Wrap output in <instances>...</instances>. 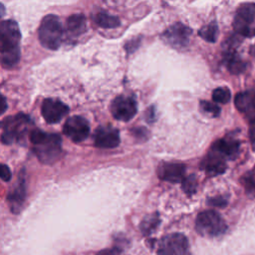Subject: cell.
<instances>
[{"mask_svg": "<svg viewBox=\"0 0 255 255\" xmlns=\"http://www.w3.org/2000/svg\"><path fill=\"white\" fill-rule=\"evenodd\" d=\"M1 64L6 69L15 67L20 59L19 43L21 39L18 24L13 20H4L0 25Z\"/></svg>", "mask_w": 255, "mask_h": 255, "instance_id": "cell-1", "label": "cell"}, {"mask_svg": "<svg viewBox=\"0 0 255 255\" xmlns=\"http://www.w3.org/2000/svg\"><path fill=\"white\" fill-rule=\"evenodd\" d=\"M30 140L33 143V151L41 162L52 164L59 159L62 153V139L59 134L35 128L30 132Z\"/></svg>", "mask_w": 255, "mask_h": 255, "instance_id": "cell-2", "label": "cell"}, {"mask_svg": "<svg viewBox=\"0 0 255 255\" xmlns=\"http://www.w3.org/2000/svg\"><path fill=\"white\" fill-rule=\"evenodd\" d=\"M39 41L47 49L57 50L62 42L63 27L59 18L55 15H46L38 30Z\"/></svg>", "mask_w": 255, "mask_h": 255, "instance_id": "cell-3", "label": "cell"}, {"mask_svg": "<svg viewBox=\"0 0 255 255\" xmlns=\"http://www.w3.org/2000/svg\"><path fill=\"white\" fill-rule=\"evenodd\" d=\"M196 231L204 237H217L225 233L227 225L223 218L214 210L200 212L195 220Z\"/></svg>", "mask_w": 255, "mask_h": 255, "instance_id": "cell-4", "label": "cell"}, {"mask_svg": "<svg viewBox=\"0 0 255 255\" xmlns=\"http://www.w3.org/2000/svg\"><path fill=\"white\" fill-rule=\"evenodd\" d=\"M31 124V119L23 114H18L6 118L2 122L1 141L5 144H11L15 141H21L26 133L28 126Z\"/></svg>", "mask_w": 255, "mask_h": 255, "instance_id": "cell-5", "label": "cell"}, {"mask_svg": "<svg viewBox=\"0 0 255 255\" xmlns=\"http://www.w3.org/2000/svg\"><path fill=\"white\" fill-rule=\"evenodd\" d=\"M233 29L242 37L255 36V3H243L237 8L233 19Z\"/></svg>", "mask_w": 255, "mask_h": 255, "instance_id": "cell-6", "label": "cell"}, {"mask_svg": "<svg viewBox=\"0 0 255 255\" xmlns=\"http://www.w3.org/2000/svg\"><path fill=\"white\" fill-rule=\"evenodd\" d=\"M157 255H191L186 236L182 233L163 236L158 243Z\"/></svg>", "mask_w": 255, "mask_h": 255, "instance_id": "cell-7", "label": "cell"}, {"mask_svg": "<svg viewBox=\"0 0 255 255\" xmlns=\"http://www.w3.org/2000/svg\"><path fill=\"white\" fill-rule=\"evenodd\" d=\"M191 29L181 23H175L167 28L161 35V39L175 49L185 48L189 43Z\"/></svg>", "mask_w": 255, "mask_h": 255, "instance_id": "cell-8", "label": "cell"}, {"mask_svg": "<svg viewBox=\"0 0 255 255\" xmlns=\"http://www.w3.org/2000/svg\"><path fill=\"white\" fill-rule=\"evenodd\" d=\"M63 131L73 141L80 142L85 140L90 134V125L85 118L73 116L66 121Z\"/></svg>", "mask_w": 255, "mask_h": 255, "instance_id": "cell-9", "label": "cell"}, {"mask_svg": "<svg viewBox=\"0 0 255 255\" xmlns=\"http://www.w3.org/2000/svg\"><path fill=\"white\" fill-rule=\"evenodd\" d=\"M137 107L134 99L127 96L117 97L111 105V112L115 119L123 122L131 120L136 114Z\"/></svg>", "mask_w": 255, "mask_h": 255, "instance_id": "cell-10", "label": "cell"}, {"mask_svg": "<svg viewBox=\"0 0 255 255\" xmlns=\"http://www.w3.org/2000/svg\"><path fill=\"white\" fill-rule=\"evenodd\" d=\"M210 151L217 156L221 157L225 161L227 159L233 160L237 157L240 151V141L234 137L226 136L216 140L211 148Z\"/></svg>", "mask_w": 255, "mask_h": 255, "instance_id": "cell-11", "label": "cell"}, {"mask_svg": "<svg viewBox=\"0 0 255 255\" xmlns=\"http://www.w3.org/2000/svg\"><path fill=\"white\" fill-rule=\"evenodd\" d=\"M69 112V108L59 100L45 99L41 106V113L48 124L59 123Z\"/></svg>", "mask_w": 255, "mask_h": 255, "instance_id": "cell-12", "label": "cell"}, {"mask_svg": "<svg viewBox=\"0 0 255 255\" xmlns=\"http://www.w3.org/2000/svg\"><path fill=\"white\" fill-rule=\"evenodd\" d=\"M94 141L97 147L114 148L118 146L121 141L120 132L111 126L99 127L95 131Z\"/></svg>", "mask_w": 255, "mask_h": 255, "instance_id": "cell-13", "label": "cell"}, {"mask_svg": "<svg viewBox=\"0 0 255 255\" xmlns=\"http://www.w3.org/2000/svg\"><path fill=\"white\" fill-rule=\"evenodd\" d=\"M26 197V181H25V170L22 169L16 186L10 191L7 196V200L10 206V209L13 213H19L22 209L23 203Z\"/></svg>", "mask_w": 255, "mask_h": 255, "instance_id": "cell-14", "label": "cell"}, {"mask_svg": "<svg viewBox=\"0 0 255 255\" xmlns=\"http://www.w3.org/2000/svg\"><path fill=\"white\" fill-rule=\"evenodd\" d=\"M185 165L178 162H163L158 165L157 175L161 180L172 183L182 181L184 179Z\"/></svg>", "mask_w": 255, "mask_h": 255, "instance_id": "cell-15", "label": "cell"}, {"mask_svg": "<svg viewBox=\"0 0 255 255\" xmlns=\"http://www.w3.org/2000/svg\"><path fill=\"white\" fill-rule=\"evenodd\" d=\"M223 62L227 70L234 75L243 73L246 70V63L241 59L235 49H224Z\"/></svg>", "mask_w": 255, "mask_h": 255, "instance_id": "cell-16", "label": "cell"}, {"mask_svg": "<svg viewBox=\"0 0 255 255\" xmlns=\"http://www.w3.org/2000/svg\"><path fill=\"white\" fill-rule=\"evenodd\" d=\"M234 104L240 113H255V90H248L238 93L235 96Z\"/></svg>", "mask_w": 255, "mask_h": 255, "instance_id": "cell-17", "label": "cell"}, {"mask_svg": "<svg viewBox=\"0 0 255 255\" xmlns=\"http://www.w3.org/2000/svg\"><path fill=\"white\" fill-rule=\"evenodd\" d=\"M226 161L216 154L209 151L207 156L202 161V168L209 175H218L226 170Z\"/></svg>", "mask_w": 255, "mask_h": 255, "instance_id": "cell-18", "label": "cell"}, {"mask_svg": "<svg viewBox=\"0 0 255 255\" xmlns=\"http://www.w3.org/2000/svg\"><path fill=\"white\" fill-rule=\"evenodd\" d=\"M87 29L86 18L83 14L71 15L66 23V30L70 38L80 37Z\"/></svg>", "mask_w": 255, "mask_h": 255, "instance_id": "cell-19", "label": "cell"}, {"mask_svg": "<svg viewBox=\"0 0 255 255\" xmlns=\"http://www.w3.org/2000/svg\"><path fill=\"white\" fill-rule=\"evenodd\" d=\"M94 21L96 24L104 29H114L121 25L120 19L106 11H99L94 16Z\"/></svg>", "mask_w": 255, "mask_h": 255, "instance_id": "cell-20", "label": "cell"}, {"mask_svg": "<svg viewBox=\"0 0 255 255\" xmlns=\"http://www.w3.org/2000/svg\"><path fill=\"white\" fill-rule=\"evenodd\" d=\"M241 182L247 195L254 198L255 197V166L242 176Z\"/></svg>", "mask_w": 255, "mask_h": 255, "instance_id": "cell-21", "label": "cell"}, {"mask_svg": "<svg viewBox=\"0 0 255 255\" xmlns=\"http://www.w3.org/2000/svg\"><path fill=\"white\" fill-rule=\"evenodd\" d=\"M198 35L204 39L207 42L214 43L217 40L218 37V26L215 22H211L205 26H203L199 32Z\"/></svg>", "mask_w": 255, "mask_h": 255, "instance_id": "cell-22", "label": "cell"}, {"mask_svg": "<svg viewBox=\"0 0 255 255\" xmlns=\"http://www.w3.org/2000/svg\"><path fill=\"white\" fill-rule=\"evenodd\" d=\"M159 224V217L157 213L154 214H150L148 216H146L140 223L139 228L142 234L144 235H148L150 234Z\"/></svg>", "mask_w": 255, "mask_h": 255, "instance_id": "cell-23", "label": "cell"}, {"mask_svg": "<svg viewBox=\"0 0 255 255\" xmlns=\"http://www.w3.org/2000/svg\"><path fill=\"white\" fill-rule=\"evenodd\" d=\"M231 99V93L228 88L220 87L212 92V100L218 104H227Z\"/></svg>", "mask_w": 255, "mask_h": 255, "instance_id": "cell-24", "label": "cell"}, {"mask_svg": "<svg viewBox=\"0 0 255 255\" xmlns=\"http://www.w3.org/2000/svg\"><path fill=\"white\" fill-rule=\"evenodd\" d=\"M182 189L187 195H192L196 192L197 188V180L194 175L185 176L184 179L181 181Z\"/></svg>", "mask_w": 255, "mask_h": 255, "instance_id": "cell-25", "label": "cell"}, {"mask_svg": "<svg viewBox=\"0 0 255 255\" xmlns=\"http://www.w3.org/2000/svg\"><path fill=\"white\" fill-rule=\"evenodd\" d=\"M200 106H201L202 111L210 117L216 118L220 115V108L216 104H213V103H210L207 101H201Z\"/></svg>", "mask_w": 255, "mask_h": 255, "instance_id": "cell-26", "label": "cell"}, {"mask_svg": "<svg viewBox=\"0 0 255 255\" xmlns=\"http://www.w3.org/2000/svg\"><path fill=\"white\" fill-rule=\"evenodd\" d=\"M208 204L216 207H224L227 204V198L223 195H217L208 199Z\"/></svg>", "mask_w": 255, "mask_h": 255, "instance_id": "cell-27", "label": "cell"}, {"mask_svg": "<svg viewBox=\"0 0 255 255\" xmlns=\"http://www.w3.org/2000/svg\"><path fill=\"white\" fill-rule=\"evenodd\" d=\"M11 171H10V169H9V167L6 165V164H4V163H2L1 164V167H0V176H1V179L3 180V181H9L10 179H11Z\"/></svg>", "mask_w": 255, "mask_h": 255, "instance_id": "cell-28", "label": "cell"}, {"mask_svg": "<svg viewBox=\"0 0 255 255\" xmlns=\"http://www.w3.org/2000/svg\"><path fill=\"white\" fill-rule=\"evenodd\" d=\"M120 254H121V250L119 248L104 249L97 253V255H120Z\"/></svg>", "mask_w": 255, "mask_h": 255, "instance_id": "cell-29", "label": "cell"}, {"mask_svg": "<svg viewBox=\"0 0 255 255\" xmlns=\"http://www.w3.org/2000/svg\"><path fill=\"white\" fill-rule=\"evenodd\" d=\"M249 138L251 141L252 149L255 151V119L252 121V126L249 129Z\"/></svg>", "mask_w": 255, "mask_h": 255, "instance_id": "cell-30", "label": "cell"}, {"mask_svg": "<svg viewBox=\"0 0 255 255\" xmlns=\"http://www.w3.org/2000/svg\"><path fill=\"white\" fill-rule=\"evenodd\" d=\"M2 108H1V113L3 114L4 112H5V110H6V107H7V105H6V101H5V98L2 96Z\"/></svg>", "mask_w": 255, "mask_h": 255, "instance_id": "cell-31", "label": "cell"}, {"mask_svg": "<svg viewBox=\"0 0 255 255\" xmlns=\"http://www.w3.org/2000/svg\"><path fill=\"white\" fill-rule=\"evenodd\" d=\"M252 55H253L254 58H255V45H254V47H253V49H252Z\"/></svg>", "mask_w": 255, "mask_h": 255, "instance_id": "cell-32", "label": "cell"}]
</instances>
